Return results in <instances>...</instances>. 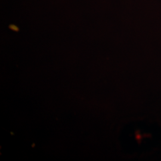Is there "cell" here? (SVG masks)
<instances>
[{"label": "cell", "instance_id": "1", "mask_svg": "<svg viewBox=\"0 0 161 161\" xmlns=\"http://www.w3.org/2000/svg\"><path fill=\"white\" fill-rule=\"evenodd\" d=\"M10 27L11 29H12L13 31H18V30H19L17 26H15V25H11Z\"/></svg>", "mask_w": 161, "mask_h": 161}]
</instances>
